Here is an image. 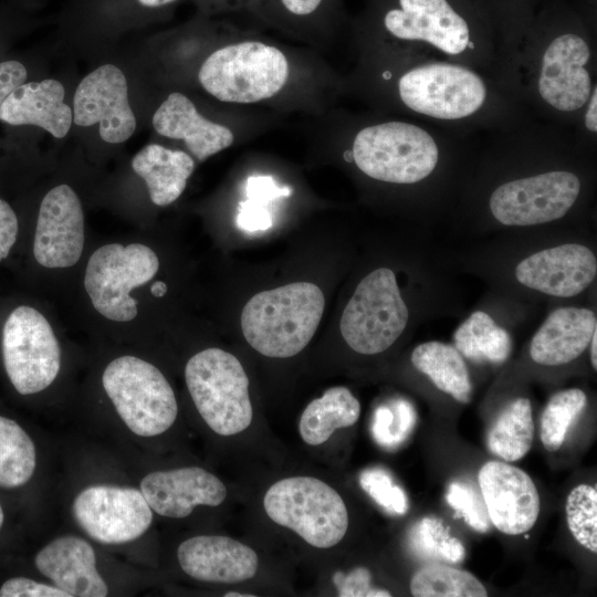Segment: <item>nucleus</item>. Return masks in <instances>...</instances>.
Instances as JSON below:
<instances>
[{"mask_svg":"<svg viewBox=\"0 0 597 597\" xmlns=\"http://www.w3.org/2000/svg\"><path fill=\"white\" fill-rule=\"evenodd\" d=\"M394 417L395 413L385 406L379 407L375 412L373 433L376 440L384 446H390V429Z\"/></svg>","mask_w":597,"mask_h":597,"instance_id":"a18cd8bd","label":"nucleus"},{"mask_svg":"<svg viewBox=\"0 0 597 597\" xmlns=\"http://www.w3.org/2000/svg\"><path fill=\"white\" fill-rule=\"evenodd\" d=\"M587 405L585 392L578 388L558 391L547 402L541 417V441L544 448L557 451L573 422Z\"/></svg>","mask_w":597,"mask_h":597,"instance_id":"473e14b6","label":"nucleus"},{"mask_svg":"<svg viewBox=\"0 0 597 597\" xmlns=\"http://www.w3.org/2000/svg\"><path fill=\"white\" fill-rule=\"evenodd\" d=\"M155 130L165 137L184 140L199 161L229 148L233 132L203 117L193 102L179 92L170 93L153 115Z\"/></svg>","mask_w":597,"mask_h":597,"instance_id":"4be33fe9","label":"nucleus"},{"mask_svg":"<svg viewBox=\"0 0 597 597\" xmlns=\"http://www.w3.org/2000/svg\"><path fill=\"white\" fill-rule=\"evenodd\" d=\"M590 61V46L582 35H556L541 54L536 77L541 100L561 113L582 109L595 86L588 69Z\"/></svg>","mask_w":597,"mask_h":597,"instance_id":"4468645a","label":"nucleus"},{"mask_svg":"<svg viewBox=\"0 0 597 597\" xmlns=\"http://www.w3.org/2000/svg\"><path fill=\"white\" fill-rule=\"evenodd\" d=\"M411 363L427 375L438 389L459 402H470V374L462 355L454 346L437 341L421 343L412 350Z\"/></svg>","mask_w":597,"mask_h":597,"instance_id":"bb28decb","label":"nucleus"},{"mask_svg":"<svg viewBox=\"0 0 597 597\" xmlns=\"http://www.w3.org/2000/svg\"><path fill=\"white\" fill-rule=\"evenodd\" d=\"M491 523L502 533L530 531L540 513V496L531 476L501 461H489L478 474Z\"/></svg>","mask_w":597,"mask_h":597,"instance_id":"f3484780","label":"nucleus"},{"mask_svg":"<svg viewBox=\"0 0 597 597\" xmlns=\"http://www.w3.org/2000/svg\"><path fill=\"white\" fill-rule=\"evenodd\" d=\"M585 114H584V125L585 128L591 133L596 134L597 132V90L596 85L593 87L591 94L586 103Z\"/></svg>","mask_w":597,"mask_h":597,"instance_id":"de8ad7c7","label":"nucleus"},{"mask_svg":"<svg viewBox=\"0 0 597 597\" xmlns=\"http://www.w3.org/2000/svg\"><path fill=\"white\" fill-rule=\"evenodd\" d=\"M64 86L56 80L23 83L2 103L0 121L15 126H38L55 138H63L73 121V111L64 103Z\"/></svg>","mask_w":597,"mask_h":597,"instance_id":"5701e85b","label":"nucleus"},{"mask_svg":"<svg viewBox=\"0 0 597 597\" xmlns=\"http://www.w3.org/2000/svg\"><path fill=\"white\" fill-rule=\"evenodd\" d=\"M3 520H4L3 509H2V506L0 504V528H1L2 524H3Z\"/></svg>","mask_w":597,"mask_h":597,"instance_id":"864d4df0","label":"nucleus"},{"mask_svg":"<svg viewBox=\"0 0 597 597\" xmlns=\"http://www.w3.org/2000/svg\"><path fill=\"white\" fill-rule=\"evenodd\" d=\"M374 12L390 40L425 43L455 57L475 50L468 20L449 0H377Z\"/></svg>","mask_w":597,"mask_h":597,"instance_id":"9d476101","label":"nucleus"},{"mask_svg":"<svg viewBox=\"0 0 597 597\" xmlns=\"http://www.w3.org/2000/svg\"><path fill=\"white\" fill-rule=\"evenodd\" d=\"M465 555V549L462 543L455 538L449 536L442 544L440 549V558L450 563H460Z\"/></svg>","mask_w":597,"mask_h":597,"instance_id":"49530a36","label":"nucleus"},{"mask_svg":"<svg viewBox=\"0 0 597 597\" xmlns=\"http://www.w3.org/2000/svg\"><path fill=\"white\" fill-rule=\"evenodd\" d=\"M449 505L478 532H486L490 528V517L482 494L464 482H452L447 492Z\"/></svg>","mask_w":597,"mask_h":597,"instance_id":"f704fd0d","label":"nucleus"},{"mask_svg":"<svg viewBox=\"0 0 597 597\" xmlns=\"http://www.w3.org/2000/svg\"><path fill=\"white\" fill-rule=\"evenodd\" d=\"M292 192L290 187H281L270 176H251L247 180L245 195L248 199L268 203Z\"/></svg>","mask_w":597,"mask_h":597,"instance_id":"a19ab883","label":"nucleus"},{"mask_svg":"<svg viewBox=\"0 0 597 597\" xmlns=\"http://www.w3.org/2000/svg\"><path fill=\"white\" fill-rule=\"evenodd\" d=\"M333 582L341 597H367L370 590L371 574L365 567H357L347 575L337 572Z\"/></svg>","mask_w":597,"mask_h":597,"instance_id":"ea45409f","label":"nucleus"},{"mask_svg":"<svg viewBox=\"0 0 597 597\" xmlns=\"http://www.w3.org/2000/svg\"><path fill=\"white\" fill-rule=\"evenodd\" d=\"M73 121L78 126L98 124L101 138L121 144L135 132L136 117L129 106L124 73L104 64L86 75L74 94Z\"/></svg>","mask_w":597,"mask_h":597,"instance_id":"2eb2a0df","label":"nucleus"},{"mask_svg":"<svg viewBox=\"0 0 597 597\" xmlns=\"http://www.w3.org/2000/svg\"><path fill=\"white\" fill-rule=\"evenodd\" d=\"M359 416L360 404L350 390L343 386L332 387L306 406L298 431L304 442L318 446L335 430L355 425Z\"/></svg>","mask_w":597,"mask_h":597,"instance_id":"a878e982","label":"nucleus"},{"mask_svg":"<svg viewBox=\"0 0 597 597\" xmlns=\"http://www.w3.org/2000/svg\"><path fill=\"white\" fill-rule=\"evenodd\" d=\"M362 488L383 507L396 514H405L408 500L401 488L392 483L389 474L381 469H370L359 478Z\"/></svg>","mask_w":597,"mask_h":597,"instance_id":"c9c22d12","label":"nucleus"},{"mask_svg":"<svg viewBox=\"0 0 597 597\" xmlns=\"http://www.w3.org/2000/svg\"><path fill=\"white\" fill-rule=\"evenodd\" d=\"M391 594L388 590L384 589H374L370 588V590L367 594V597H390Z\"/></svg>","mask_w":597,"mask_h":597,"instance_id":"3c124183","label":"nucleus"},{"mask_svg":"<svg viewBox=\"0 0 597 597\" xmlns=\"http://www.w3.org/2000/svg\"><path fill=\"white\" fill-rule=\"evenodd\" d=\"M400 103L413 113L441 121L478 114L489 100V86L464 65L433 61L402 71L396 80Z\"/></svg>","mask_w":597,"mask_h":597,"instance_id":"423d86ee","label":"nucleus"},{"mask_svg":"<svg viewBox=\"0 0 597 597\" xmlns=\"http://www.w3.org/2000/svg\"><path fill=\"white\" fill-rule=\"evenodd\" d=\"M40 573L71 597H104L108 587L96 569L92 545L74 535L61 536L35 556Z\"/></svg>","mask_w":597,"mask_h":597,"instance_id":"412c9836","label":"nucleus"},{"mask_svg":"<svg viewBox=\"0 0 597 597\" xmlns=\"http://www.w3.org/2000/svg\"><path fill=\"white\" fill-rule=\"evenodd\" d=\"M27 80V70L18 61L0 63V107L8 95Z\"/></svg>","mask_w":597,"mask_h":597,"instance_id":"c03bdc74","label":"nucleus"},{"mask_svg":"<svg viewBox=\"0 0 597 597\" xmlns=\"http://www.w3.org/2000/svg\"><path fill=\"white\" fill-rule=\"evenodd\" d=\"M534 436L532 405L527 398L510 402L488 432L489 450L506 461L522 459L531 449Z\"/></svg>","mask_w":597,"mask_h":597,"instance_id":"c85d7f7f","label":"nucleus"},{"mask_svg":"<svg viewBox=\"0 0 597 597\" xmlns=\"http://www.w3.org/2000/svg\"><path fill=\"white\" fill-rule=\"evenodd\" d=\"M458 352L475 363L501 364L512 350L510 334L482 311L473 312L453 334Z\"/></svg>","mask_w":597,"mask_h":597,"instance_id":"cd10ccee","label":"nucleus"},{"mask_svg":"<svg viewBox=\"0 0 597 597\" xmlns=\"http://www.w3.org/2000/svg\"><path fill=\"white\" fill-rule=\"evenodd\" d=\"M18 218L10 205L0 198V262L6 259L18 235Z\"/></svg>","mask_w":597,"mask_h":597,"instance_id":"79ce46f5","label":"nucleus"},{"mask_svg":"<svg viewBox=\"0 0 597 597\" xmlns=\"http://www.w3.org/2000/svg\"><path fill=\"white\" fill-rule=\"evenodd\" d=\"M408 307L396 275L388 268L368 273L356 286L339 323L343 338L355 352L375 355L388 349L408 323Z\"/></svg>","mask_w":597,"mask_h":597,"instance_id":"6e6552de","label":"nucleus"},{"mask_svg":"<svg viewBox=\"0 0 597 597\" xmlns=\"http://www.w3.org/2000/svg\"><path fill=\"white\" fill-rule=\"evenodd\" d=\"M596 345H597V329L594 332L593 337L589 342L590 346V363L593 368L597 369V353H596Z\"/></svg>","mask_w":597,"mask_h":597,"instance_id":"09e8293b","label":"nucleus"},{"mask_svg":"<svg viewBox=\"0 0 597 597\" xmlns=\"http://www.w3.org/2000/svg\"><path fill=\"white\" fill-rule=\"evenodd\" d=\"M186 384L205 422L220 436H233L252 422L249 379L239 359L220 348L193 355L185 368Z\"/></svg>","mask_w":597,"mask_h":597,"instance_id":"20e7f679","label":"nucleus"},{"mask_svg":"<svg viewBox=\"0 0 597 597\" xmlns=\"http://www.w3.org/2000/svg\"><path fill=\"white\" fill-rule=\"evenodd\" d=\"M324 307L322 290L310 282L263 291L244 305L242 333L250 346L264 356L292 357L314 336Z\"/></svg>","mask_w":597,"mask_h":597,"instance_id":"f257e3e1","label":"nucleus"},{"mask_svg":"<svg viewBox=\"0 0 597 597\" xmlns=\"http://www.w3.org/2000/svg\"><path fill=\"white\" fill-rule=\"evenodd\" d=\"M235 222L241 230L247 232L268 230L273 223L266 203L251 199L239 203Z\"/></svg>","mask_w":597,"mask_h":597,"instance_id":"58836bf2","label":"nucleus"},{"mask_svg":"<svg viewBox=\"0 0 597 597\" xmlns=\"http://www.w3.org/2000/svg\"><path fill=\"white\" fill-rule=\"evenodd\" d=\"M448 537L449 533L440 520L425 517L415 526L411 543L422 558L439 559L441 546Z\"/></svg>","mask_w":597,"mask_h":597,"instance_id":"e433bc0d","label":"nucleus"},{"mask_svg":"<svg viewBox=\"0 0 597 597\" xmlns=\"http://www.w3.org/2000/svg\"><path fill=\"white\" fill-rule=\"evenodd\" d=\"M410 591L416 597H485L484 585L471 573L447 565H429L415 573Z\"/></svg>","mask_w":597,"mask_h":597,"instance_id":"2f4dec72","label":"nucleus"},{"mask_svg":"<svg viewBox=\"0 0 597 597\" xmlns=\"http://www.w3.org/2000/svg\"><path fill=\"white\" fill-rule=\"evenodd\" d=\"M84 248V214L75 191L62 184L52 188L40 205L33 254L49 269L77 263Z\"/></svg>","mask_w":597,"mask_h":597,"instance_id":"dca6fc26","label":"nucleus"},{"mask_svg":"<svg viewBox=\"0 0 597 597\" xmlns=\"http://www.w3.org/2000/svg\"><path fill=\"white\" fill-rule=\"evenodd\" d=\"M291 78V62L279 46L240 39L214 50L202 62L198 80L220 102L255 104L281 94Z\"/></svg>","mask_w":597,"mask_h":597,"instance_id":"f03ea898","label":"nucleus"},{"mask_svg":"<svg viewBox=\"0 0 597 597\" xmlns=\"http://www.w3.org/2000/svg\"><path fill=\"white\" fill-rule=\"evenodd\" d=\"M349 156L371 179L410 185L433 172L440 149L436 138L423 127L404 121H387L357 130Z\"/></svg>","mask_w":597,"mask_h":597,"instance_id":"7ed1b4c3","label":"nucleus"},{"mask_svg":"<svg viewBox=\"0 0 597 597\" xmlns=\"http://www.w3.org/2000/svg\"><path fill=\"white\" fill-rule=\"evenodd\" d=\"M208 12L248 10L265 21V0H199Z\"/></svg>","mask_w":597,"mask_h":597,"instance_id":"37998d69","label":"nucleus"},{"mask_svg":"<svg viewBox=\"0 0 597 597\" xmlns=\"http://www.w3.org/2000/svg\"><path fill=\"white\" fill-rule=\"evenodd\" d=\"M263 506L273 522L294 531L314 547L336 545L348 528V512L342 496L313 476L275 482L266 491Z\"/></svg>","mask_w":597,"mask_h":597,"instance_id":"39448f33","label":"nucleus"},{"mask_svg":"<svg viewBox=\"0 0 597 597\" xmlns=\"http://www.w3.org/2000/svg\"><path fill=\"white\" fill-rule=\"evenodd\" d=\"M254 595H249V594H238V593H233V591H230V593H227L224 594V597H253Z\"/></svg>","mask_w":597,"mask_h":597,"instance_id":"603ef678","label":"nucleus"},{"mask_svg":"<svg viewBox=\"0 0 597 597\" xmlns=\"http://www.w3.org/2000/svg\"><path fill=\"white\" fill-rule=\"evenodd\" d=\"M566 520L573 537L588 551L597 552V491L588 484L575 486L568 494Z\"/></svg>","mask_w":597,"mask_h":597,"instance_id":"72a5a7b5","label":"nucleus"},{"mask_svg":"<svg viewBox=\"0 0 597 597\" xmlns=\"http://www.w3.org/2000/svg\"><path fill=\"white\" fill-rule=\"evenodd\" d=\"M181 569L208 583H239L258 570V555L249 546L228 536L200 535L184 541L177 551Z\"/></svg>","mask_w":597,"mask_h":597,"instance_id":"aec40b11","label":"nucleus"},{"mask_svg":"<svg viewBox=\"0 0 597 597\" xmlns=\"http://www.w3.org/2000/svg\"><path fill=\"white\" fill-rule=\"evenodd\" d=\"M597 329L595 312L585 307L554 310L530 343V356L543 366H559L579 357Z\"/></svg>","mask_w":597,"mask_h":597,"instance_id":"b1692460","label":"nucleus"},{"mask_svg":"<svg viewBox=\"0 0 597 597\" xmlns=\"http://www.w3.org/2000/svg\"><path fill=\"white\" fill-rule=\"evenodd\" d=\"M140 491L155 513L171 519L188 516L197 505L218 506L227 496L221 480L199 467L148 473Z\"/></svg>","mask_w":597,"mask_h":597,"instance_id":"6ab92c4d","label":"nucleus"},{"mask_svg":"<svg viewBox=\"0 0 597 597\" xmlns=\"http://www.w3.org/2000/svg\"><path fill=\"white\" fill-rule=\"evenodd\" d=\"M7 375L21 395L44 390L56 378L61 349L48 320L35 308L21 305L8 316L2 331Z\"/></svg>","mask_w":597,"mask_h":597,"instance_id":"9b49d317","label":"nucleus"},{"mask_svg":"<svg viewBox=\"0 0 597 597\" xmlns=\"http://www.w3.org/2000/svg\"><path fill=\"white\" fill-rule=\"evenodd\" d=\"M158 269L156 253L145 244H105L90 256L84 286L93 307L102 316L129 322L138 312L130 291L150 281Z\"/></svg>","mask_w":597,"mask_h":597,"instance_id":"1a4fd4ad","label":"nucleus"},{"mask_svg":"<svg viewBox=\"0 0 597 597\" xmlns=\"http://www.w3.org/2000/svg\"><path fill=\"white\" fill-rule=\"evenodd\" d=\"M339 15V0H265V22L298 34L327 32Z\"/></svg>","mask_w":597,"mask_h":597,"instance_id":"c756f323","label":"nucleus"},{"mask_svg":"<svg viewBox=\"0 0 597 597\" xmlns=\"http://www.w3.org/2000/svg\"><path fill=\"white\" fill-rule=\"evenodd\" d=\"M0 597H71L54 585L35 582L27 577H13L0 587Z\"/></svg>","mask_w":597,"mask_h":597,"instance_id":"4c0bfd02","label":"nucleus"},{"mask_svg":"<svg viewBox=\"0 0 597 597\" xmlns=\"http://www.w3.org/2000/svg\"><path fill=\"white\" fill-rule=\"evenodd\" d=\"M596 275V255L579 243L543 249L524 258L515 268V277L521 284L556 297L580 294Z\"/></svg>","mask_w":597,"mask_h":597,"instance_id":"a211bd4d","label":"nucleus"},{"mask_svg":"<svg viewBox=\"0 0 597 597\" xmlns=\"http://www.w3.org/2000/svg\"><path fill=\"white\" fill-rule=\"evenodd\" d=\"M36 467L35 446L23 428L0 416V486L25 484Z\"/></svg>","mask_w":597,"mask_h":597,"instance_id":"7c9ffc66","label":"nucleus"},{"mask_svg":"<svg viewBox=\"0 0 597 597\" xmlns=\"http://www.w3.org/2000/svg\"><path fill=\"white\" fill-rule=\"evenodd\" d=\"M150 291L154 296L161 297L167 292V285L161 281H157L151 285Z\"/></svg>","mask_w":597,"mask_h":597,"instance_id":"8fccbe9b","label":"nucleus"},{"mask_svg":"<svg viewBox=\"0 0 597 597\" xmlns=\"http://www.w3.org/2000/svg\"><path fill=\"white\" fill-rule=\"evenodd\" d=\"M73 515L88 536L108 545L137 540L153 521L140 490L115 485L84 489L73 502Z\"/></svg>","mask_w":597,"mask_h":597,"instance_id":"ddd939ff","label":"nucleus"},{"mask_svg":"<svg viewBox=\"0 0 597 597\" xmlns=\"http://www.w3.org/2000/svg\"><path fill=\"white\" fill-rule=\"evenodd\" d=\"M132 168L145 180L151 202L165 207L184 192L195 161L182 150L150 144L134 156Z\"/></svg>","mask_w":597,"mask_h":597,"instance_id":"393cba45","label":"nucleus"},{"mask_svg":"<svg viewBox=\"0 0 597 597\" xmlns=\"http://www.w3.org/2000/svg\"><path fill=\"white\" fill-rule=\"evenodd\" d=\"M102 383L118 416L137 436H158L175 422L178 406L174 390L153 364L121 356L107 365Z\"/></svg>","mask_w":597,"mask_h":597,"instance_id":"0eeeda50","label":"nucleus"},{"mask_svg":"<svg viewBox=\"0 0 597 597\" xmlns=\"http://www.w3.org/2000/svg\"><path fill=\"white\" fill-rule=\"evenodd\" d=\"M582 190L578 176L551 170L503 182L490 196L489 208L500 223L527 227L563 218Z\"/></svg>","mask_w":597,"mask_h":597,"instance_id":"f8f14e48","label":"nucleus"}]
</instances>
